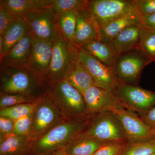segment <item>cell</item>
Wrapping results in <instances>:
<instances>
[{"label": "cell", "instance_id": "cell-30", "mask_svg": "<svg viewBox=\"0 0 155 155\" xmlns=\"http://www.w3.org/2000/svg\"><path fill=\"white\" fill-rule=\"evenodd\" d=\"M155 153V138L128 145L121 155H151Z\"/></svg>", "mask_w": 155, "mask_h": 155}, {"label": "cell", "instance_id": "cell-24", "mask_svg": "<svg viewBox=\"0 0 155 155\" xmlns=\"http://www.w3.org/2000/svg\"><path fill=\"white\" fill-rule=\"evenodd\" d=\"M104 143L80 133L64 150L67 155H92Z\"/></svg>", "mask_w": 155, "mask_h": 155}, {"label": "cell", "instance_id": "cell-8", "mask_svg": "<svg viewBox=\"0 0 155 155\" xmlns=\"http://www.w3.org/2000/svg\"><path fill=\"white\" fill-rule=\"evenodd\" d=\"M87 9L100 28L126 15L139 14L134 0H91Z\"/></svg>", "mask_w": 155, "mask_h": 155}, {"label": "cell", "instance_id": "cell-40", "mask_svg": "<svg viewBox=\"0 0 155 155\" xmlns=\"http://www.w3.org/2000/svg\"><path fill=\"white\" fill-rule=\"evenodd\" d=\"M151 155H155V153H154L152 154H151Z\"/></svg>", "mask_w": 155, "mask_h": 155}, {"label": "cell", "instance_id": "cell-4", "mask_svg": "<svg viewBox=\"0 0 155 155\" xmlns=\"http://www.w3.org/2000/svg\"><path fill=\"white\" fill-rule=\"evenodd\" d=\"M152 62L138 48L119 54L111 68L118 82L135 85L143 69Z\"/></svg>", "mask_w": 155, "mask_h": 155}, {"label": "cell", "instance_id": "cell-13", "mask_svg": "<svg viewBox=\"0 0 155 155\" xmlns=\"http://www.w3.org/2000/svg\"><path fill=\"white\" fill-rule=\"evenodd\" d=\"M90 117L105 112L126 108L116 95L104 89L92 86L81 93Z\"/></svg>", "mask_w": 155, "mask_h": 155}, {"label": "cell", "instance_id": "cell-26", "mask_svg": "<svg viewBox=\"0 0 155 155\" xmlns=\"http://www.w3.org/2000/svg\"><path fill=\"white\" fill-rule=\"evenodd\" d=\"M139 48L153 62L155 61V30L141 28L140 30Z\"/></svg>", "mask_w": 155, "mask_h": 155}, {"label": "cell", "instance_id": "cell-27", "mask_svg": "<svg viewBox=\"0 0 155 155\" xmlns=\"http://www.w3.org/2000/svg\"><path fill=\"white\" fill-rule=\"evenodd\" d=\"M38 101L35 102L31 104H21L1 109L0 116L7 117L16 121L23 116L32 113Z\"/></svg>", "mask_w": 155, "mask_h": 155}, {"label": "cell", "instance_id": "cell-31", "mask_svg": "<svg viewBox=\"0 0 155 155\" xmlns=\"http://www.w3.org/2000/svg\"><path fill=\"white\" fill-rule=\"evenodd\" d=\"M129 143L125 141L106 142L92 155H121Z\"/></svg>", "mask_w": 155, "mask_h": 155}, {"label": "cell", "instance_id": "cell-1", "mask_svg": "<svg viewBox=\"0 0 155 155\" xmlns=\"http://www.w3.org/2000/svg\"><path fill=\"white\" fill-rule=\"evenodd\" d=\"M51 81L28 64L18 66H1V92L22 94L40 98L48 92Z\"/></svg>", "mask_w": 155, "mask_h": 155}, {"label": "cell", "instance_id": "cell-9", "mask_svg": "<svg viewBox=\"0 0 155 155\" xmlns=\"http://www.w3.org/2000/svg\"><path fill=\"white\" fill-rule=\"evenodd\" d=\"M27 31L38 39L52 42L59 17L52 7L22 14Z\"/></svg>", "mask_w": 155, "mask_h": 155}, {"label": "cell", "instance_id": "cell-39", "mask_svg": "<svg viewBox=\"0 0 155 155\" xmlns=\"http://www.w3.org/2000/svg\"><path fill=\"white\" fill-rule=\"evenodd\" d=\"M3 45H4V40H3V36L2 35H0V52L2 50Z\"/></svg>", "mask_w": 155, "mask_h": 155}, {"label": "cell", "instance_id": "cell-37", "mask_svg": "<svg viewBox=\"0 0 155 155\" xmlns=\"http://www.w3.org/2000/svg\"><path fill=\"white\" fill-rule=\"evenodd\" d=\"M140 25L141 28H149L155 30V13L142 17Z\"/></svg>", "mask_w": 155, "mask_h": 155}, {"label": "cell", "instance_id": "cell-25", "mask_svg": "<svg viewBox=\"0 0 155 155\" xmlns=\"http://www.w3.org/2000/svg\"><path fill=\"white\" fill-rule=\"evenodd\" d=\"M79 11H70L60 16L58 24L68 42L74 43L76 24Z\"/></svg>", "mask_w": 155, "mask_h": 155}, {"label": "cell", "instance_id": "cell-10", "mask_svg": "<svg viewBox=\"0 0 155 155\" xmlns=\"http://www.w3.org/2000/svg\"><path fill=\"white\" fill-rule=\"evenodd\" d=\"M115 94L125 108L142 115L155 107V92L136 85L119 82Z\"/></svg>", "mask_w": 155, "mask_h": 155}, {"label": "cell", "instance_id": "cell-17", "mask_svg": "<svg viewBox=\"0 0 155 155\" xmlns=\"http://www.w3.org/2000/svg\"><path fill=\"white\" fill-rule=\"evenodd\" d=\"M63 79L66 81L81 93L94 85L89 73L78 58V56L67 68Z\"/></svg>", "mask_w": 155, "mask_h": 155}, {"label": "cell", "instance_id": "cell-36", "mask_svg": "<svg viewBox=\"0 0 155 155\" xmlns=\"http://www.w3.org/2000/svg\"><path fill=\"white\" fill-rule=\"evenodd\" d=\"M141 119L147 125L155 129V107L142 115Z\"/></svg>", "mask_w": 155, "mask_h": 155}, {"label": "cell", "instance_id": "cell-16", "mask_svg": "<svg viewBox=\"0 0 155 155\" xmlns=\"http://www.w3.org/2000/svg\"><path fill=\"white\" fill-rule=\"evenodd\" d=\"M32 36L27 31L22 39L1 60V66H18L28 64Z\"/></svg>", "mask_w": 155, "mask_h": 155}, {"label": "cell", "instance_id": "cell-38", "mask_svg": "<svg viewBox=\"0 0 155 155\" xmlns=\"http://www.w3.org/2000/svg\"><path fill=\"white\" fill-rule=\"evenodd\" d=\"M50 155H67L64 150H60Z\"/></svg>", "mask_w": 155, "mask_h": 155}, {"label": "cell", "instance_id": "cell-5", "mask_svg": "<svg viewBox=\"0 0 155 155\" xmlns=\"http://www.w3.org/2000/svg\"><path fill=\"white\" fill-rule=\"evenodd\" d=\"M52 44V56L48 77L51 82H56L64 78L67 68L77 55V48L75 43H69L58 24L56 25Z\"/></svg>", "mask_w": 155, "mask_h": 155}, {"label": "cell", "instance_id": "cell-3", "mask_svg": "<svg viewBox=\"0 0 155 155\" xmlns=\"http://www.w3.org/2000/svg\"><path fill=\"white\" fill-rule=\"evenodd\" d=\"M47 94L65 119H91L81 93L64 79L51 82Z\"/></svg>", "mask_w": 155, "mask_h": 155}, {"label": "cell", "instance_id": "cell-20", "mask_svg": "<svg viewBox=\"0 0 155 155\" xmlns=\"http://www.w3.org/2000/svg\"><path fill=\"white\" fill-rule=\"evenodd\" d=\"M140 24L125 28L116 38L109 42L118 54L139 48L141 28Z\"/></svg>", "mask_w": 155, "mask_h": 155}, {"label": "cell", "instance_id": "cell-7", "mask_svg": "<svg viewBox=\"0 0 155 155\" xmlns=\"http://www.w3.org/2000/svg\"><path fill=\"white\" fill-rule=\"evenodd\" d=\"M81 134L103 142H127L122 126L112 112H103L93 116Z\"/></svg>", "mask_w": 155, "mask_h": 155}, {"label": "cell", "instance_id": "cell-41", "mask_svg": "<svg viewBox=\"0 0 155 155\" xmlns=\"http://www.w3.org/2000/svg\"><path fill=\"white\" fill-rule=\"evenodd\" d=\"M48 155L41 154V155Z\"/></svg>", "mask_w": 155, "mask_h": 155}, {"label": "cell", "instance_id": "cell-15", "mask_svg": "<svg viewBox=\"0 0 155 155\" xmlns=\"http://www.w3.org/2000/svg\"><path fill=\"white\" fill-rule=\"evenodd\" d=\"M32 38L28 64L37 71L48 77L52 56V42L41 40L33 37Z\"/></svg>", "mask_w": 155, "mask_h": 155}, {"label": "cell", "instance_id": "cell-33", "mask_svg": "<svg viewBox=\"0 0 155 155\" xmlns=\"http://www.w3.org/2000/svg\"><path fill=\"white\" fill-rule=\"evenodd\" d=\"M137 11L142 17L155 13V0H134Z\"/></svg>", "mask_w": 155, "mask_h": 155}, {"label": "cell", "instance_id": "cell-23", "mask_svg": "<svg viewBox=\"0 0 155 155\" xmlns=\"http://www.w3.org/2000/svg\"><path fill=\"white\" fill-rule=\"evenodd\" d=\"M80 47L91 55L111 67L116 56L119 54L110 43L101 40L89 42Z\"/></svg>", "mask_w": 155, "mask_h": 155}, {"label": "cell", "instance_id": "cell-29", "mask_svg": "<svg viewBox=\"0 0 155 155\" xmlns=\"http://www.w3.org/2000/svg\"><path fill=\"white\" fill-rule=\"evenodd\" d=\"M39 98L25 94H8L0 92V109L21 104L35 103Z\"/></svg>", "mask_w": 155, "mask_h": 155}, {"label": "cell", "instance_id": "cell-2", "mask_svg": "<svg viewBox=\"0 0 155 155\" xmlns=\"http://www.w3.org/2000/svg\"><path fill=\"white\" fill-rule=\"evenodd\" d=\"M89 120H62L45 135L33 141L35 155H50L64 150L86 128Z\"/></svg>", "mask_w": 155, "mask_h": 155}, {"label": "cell", "instance_id": "cell-12", "mask_svg": "<svg viewBox=\"0 0 155 155\" xmlns=\"http://www.w3.org/2000/svg\"><path fill=\"white\" fill-rule=\"evenodd\" d=\"M77 48L78 58L89 73L95 86L107 90L115 94L119 82L111 67L91 55L80 47L77 46Z\"/></svg>", "mask_w": 155, "mask_h": 155}, {"label": "cell", "instance_id": "cell-6", "mask_svg": "<svg viewBox=\"0 0 155 155\" xmlns=\"http://www.w3.org/2000/svg\"><path fill=\"white\" fill-rule=\"evenodd\" d=\"M64 119L47 93L39 99L32 112V123L28 137L35 141Z\"/></svg>", "mask_w": 155, "mask_h": 155}, {"label": "cell", "instance_id": "cell-21", "mask_svg": "<svg viewBox=\"0 0 155 155\" xmlns=\"http://www.w3.org/2000/svg\"><path fill=\"white\" fill-rule=\"evenodd\" d=\"M27 31L26 22L23 16L22 15L17 16L2 35L4 45L2 50L0 52V59H2L11 48L17 44Z\"/></svg>", "mask_w": 155, "mask_h": 155}, {"label": "cell", "instance_id": "cell-14", "mask_svg": "<svg viewBox=\"0 0 155 155\" xmlns=\"http://www.w3.org/2000/svg\"><path fill=\"white\" fill-rule=\"evenodd\" d=\"M100 27L87 8L79 11L74 43L81 47L89 42L100 40Z\"/></svg>", "mask_w": 155, "mask_h": 155}, {"label": "cell", "instance_id": "cell-11", "mask_svg": "<svg viewBox=\"0 0 155 155\" xmlns=\"http://www.w3.org/2000/svg\"><path fill=\"white\" fill-rule=\"evenodd\" d=\"M113 112L119 120L129 144L155 138V129L147 125L132 111L122 108Z\"/></svg>", "mask_w": 155, "mask_h": 155}, {"label": "cell", "instance_id": "cell-28", "mask_svg": "<svg viewBox=\"0 0 155 155\" xmlns=\"http://www.w3.org/2000/svg\"><path fill=\"white\" fill-rule=\"evenodd\" d=\"M88 3L87 0H54L52 7L60 17L67 11H80L87 9Z\"/></svg>", "mask_w": 155, "mask_h": 155}, {"label": "cell", "instance_id": "cell-18", "mask_svg": "<svg viewBox=\"0 0 155 155\" xmlns=\"http://www.w3.org/2000/svg\"><path fill=\"white\" fill-rule=\"evenodd\" d=\"M0 155H35L33 141L27 136H10L0 140Z\"/></svg>", "mask_w": 155, "mask_h": 155}, {"label": "cell", "instance_id": "cell-32", "mask_svg": "<svg viewBox=\"0 0 155 155\" xmlns=\"http://www.w3.org/2000/svg\"><path fill=\"white\" fill-rule=\"evenodd\" d=\"M32 113L16 120L13 134L15 135L28 136L32 123Z\"/></svg>", "mask_w": 155, "mask_h": 155}, {"label": "cell", "instance_id": "cell-35", "mask_svg": "<svg viewBox=\"0 0 155 155\" xmlns=\"http://www.w3.org/2000/svg\"><path fill=\"white\" fill-rule=\"evenodd\" d=\"M15 122L16 121L13 119L0 116V140L14 135Z\"/></svg>", "mask_w": 155, "mask_h": 155}, {"label": "cell", "instance_id": "cell-34", "mask_svg": "<svg viewBox=\"0 0 155 155\" xmlns=\"http://www.w3.org/2000/svg\"><path fill=\"white\" fill-rule=\"evenodd\" d=\"M17 16L4 6L0 5V35L4 34Z\"/></svg>", "mask_w": 155, "mask_h": 155}, {"label": "cell", "instance_id": "cell-19", "mask_svg": "<svg viewBox=\"0 0 155 155\" xmlns=\"http://www.w3.org/2000/svg\"><path fill=\"white\" fill-rule=\"evenodd\" d=\"M142 16L139 14L126 15L100 28V40L109 43L121 31L131 25L141 23Z\"/></svg>", "mask_w": 155, "mask_h": 155}, {"label": "cell", "instance_id": "cell-22", "mask_svg": "<svg viewBox=\"0 0 155 155\" xmlns=\"http://www.w3.org/2000/svg\"><path fill=\"white\" fill-rule=\"evenodd\" d=\"M54 0H1L0 5L4 6L16 15L42 10L52 7Z\"/></svg>", "mask_w": 155, "mask_h": 155}]
</instances>
